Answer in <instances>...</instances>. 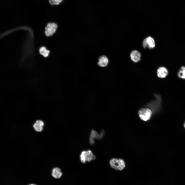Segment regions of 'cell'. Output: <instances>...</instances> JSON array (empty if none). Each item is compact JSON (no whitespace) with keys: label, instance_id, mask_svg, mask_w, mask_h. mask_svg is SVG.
<instances>
[{"label":"cell","instance_id":"6da1fadb","mask_svg":"<svg viewBox=\"0 0 185 185\" xmlns=\"http://www.w3.org/2000/svg\"><path fill=\"white\" fill-rule=\"evenodd\" d=\"M80 158V161L83 163L90 162L96 159L95 155L90 150L82 151L81 152Z\"/></svg>","mask_w":185,"mask_h":185},{"label":"cell","instance_id":"7a4b0ae2","mask_svg":"<svg viewBox=\"0 0 185 185\" xmlns=\"http://www.w3.org/2000/svg\"><path fill=\"white\" fill-rule=\"evenodd\" d=\"M109 163L111 167L116 170H122L125 167L124 160L121 159L112 158L110 160Z\"/></svg>","mask_w":185,"mask_h":185},{"label":"cell","instance_id":"3957f363","mask_svg":"<svg viewBox=\"0 0 185 185\" xmlns=\"http://www.w3.org/2000/svg\"><path fill=\"white\" fill-rule=\"evenodd\" d=\"M138 114L141 119L147 121L150 118L152 112V110L149 108H143L138 111Z\"/></svg>","mask_w":185,"mask_h":185},{"label":"cell","instance_id":"277c9868","mask_svg":"<svg viewBox=\"0 0 185 185\" xmlns=\"http://www.w3.org/2000/svg\"><path fill=\"white\" fill-rule=\"evenodd\" d=\"M105 132L102 130L100 133H98L94 130H92L90 133L89 138V142L91 145H93L95 143V140L96 139L100 140L102 139L104 136Z\"/></svg>","mask_w":185,"mask_h":185},{"label":"cell","instance_id":"5b68a950","mask_svg":"<svg viewBox=\"0 0 185 185\" xmlns=\"http://www.w3.org/2000/svg\"><path fill=\"white\" fill-rule=\"evenodd\" d=\"M58 27L57 25L54 23H48L45 28V33L47 36L52 35L55 32Z\"/></svg>","mask_w":185,"mask_h":185},{"label":"cell","instance_id":"8992f818","mask_svg":"<svg viewBox=\"0 0 185 185\" xmlns=\"http://www.w3.org/2000/svg\"><path fill=\"white\" fill-rule=\"evenodd\" d=\"M143 46L144 48L148 47L149 49H151L154 48L155 46L154 40L151 36L148 37L144 40Z\"/></svg>","mask_w":185,"mask_h":185},{"label":"cell","instance_id":"52a82bcc","mask_svg":"<svg viewBox=\"0 0 185 185\" xmlns=\"http://www.w3.org/2000/svg\"><path fill=\"white\" fill-rule=\"evenodd\" d=\"M168 70L164 67H160L157 70V76L159 77L160 78H165L168 75Z\"/></svg>","mask_w":185,"mask_h":185},{"label":"cell","instance_id":"ba28073f","mask_svg":"<svg viewBox=\"0 0 185 185\" xmlns=\"http://www.w3.org/2000/svg\"><path fill=\"white\" fill-rule=\"evenodd\" d=\"M141 56V53L136 50H134L132 51L130 54L131 60L135 62H138L140 60Z\"/></svg>","mask_w":185,"mask_h":185},{"label":"cell","instance_id":"9c48e42d","mask_svg":"<svg viewBox=\"0 0 185 185\" xmlns=\"http://www.w3.org/2000/svg\"><path fill=\"white\" fill-rule=\"evenodd\" d=\"M109 62L108 59L105 55L100 57L98 58V64L101 67H105L107 66Z\"/></svg>","mask_w":185,"mask_h":185},{"label":"cell","instance_id":"30bf717a","mask_svg":"<svg viewBox=\"0 0 185 185\" xmlns=\"http://www.w3.org/2000/svg\"><path fill=\"white\" fill-rule=\"evenodd\" d=\"M44 123L41 120L36 121L33 125V127L35 130L37 132H41L43 129Z\"/></svg>","mask_w":185,"mask_h":185},{"label":"cell","instance_id":"8fae6325","mask_svg":"<svg viewBox=\"0 0 185 185\" xmlns=\"http://www.w3.org/2000/svg\"><path fill=\"white\" fill-rule=\"evenodd\" d=\"M62 174V173L59 168L56 167L53 169L52 175L54 178L57 179L61 177Z\"/></svg>","mask_w":185,"mask_h":185},{"label":"cell","instance_id":"7c38bea8","mask_svg":"<svg viewBox=\"0 0 185 185\" xmlns=\"http://www.w3.org/2000/svg\"><path fill=\"white\" fill-rule=\"evenodd\" d=\"M39 52L44 57H47L49 55L50 53L49 51L44 47H41L40 48Z\"/></svg>","mask_w":185,"mask_h":185},{"label":"cell","instance_id":"4fadbf2b","mask_svg":"<svg viewBox=\"0 0 185 185\" xmlns=\"http://www.w3.org/2000/svg\"><path fill=\"white\" fill-rule=\"evenodd\" d=\"M177 75L180 78L185 79V66H181L178 72Z\"/></svg>","mask_w":185,"mask_h":185},{"label":"cell","instance_id":"5bb4252c","mask_svg":"<svg viewBox=\"0 0 185 185\" xmlns=\"http://www.w3.org/2000/svg\"><path fill=\"white\" fill-rule=\"evenodd\" d=\"M49 2L51 5H58L60 3L58 0H49Z\"/></svg>","mask_w":185,"mask_h":185},{"label":"cell","instance_id":"9a60e30c","mask_svg":"<svg viewBox=\"0 0 185 185\" xmlns=\"http://www.w3.org/2000/svg\"><path fill=\"white\" fill-rule=\"evenodd\" d=\"M59 3H60L63 0H58Z\"/></svg>","mask_w":185,"mask_h":185},{"label":"cell","instance_id":"2e32d148","mask_svg":"<svg viewBox=\"0 0 185 185\" xmlns=\"http://www.w3.org/2000/svg\"><path fill=\"white\" fill-rule=\"evenodd\" d=\"M36 185L34 184H30V185Z\"/></svg>","mask_w":185,"mask_h":185},{"label":"cell","instance_id":"e0dca14e","mask_svg":"<svg viewBox=\"0 0 185 185\" xmlns=\"http://www.w3.org/2000/svg\"><path fill=\"white\" fill-rule=\"evenodd\" d=\"M184 127H185V123L184 124Z\"/></svg>","mask_w":185,"mask_h":185}]
</instances>
